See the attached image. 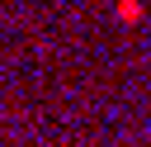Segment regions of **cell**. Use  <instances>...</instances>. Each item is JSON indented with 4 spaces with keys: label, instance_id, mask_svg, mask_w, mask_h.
<instances>
[{
    "label": "cell",
    "instance_id": "1",
    "mask_svg": "<svg viewBox=\"0 0 151 147\" xmlns=\"http://www.w3.org/2000/svg\"><path fill=\"white\" fill-rule=\"evenodd\" d=\"M118 14H123V19H137V14H142V5H137V0H123V5H118Z\"/></svg>",
    "mask_w": 151,
    "mask_h": 147
}]
</instances>
